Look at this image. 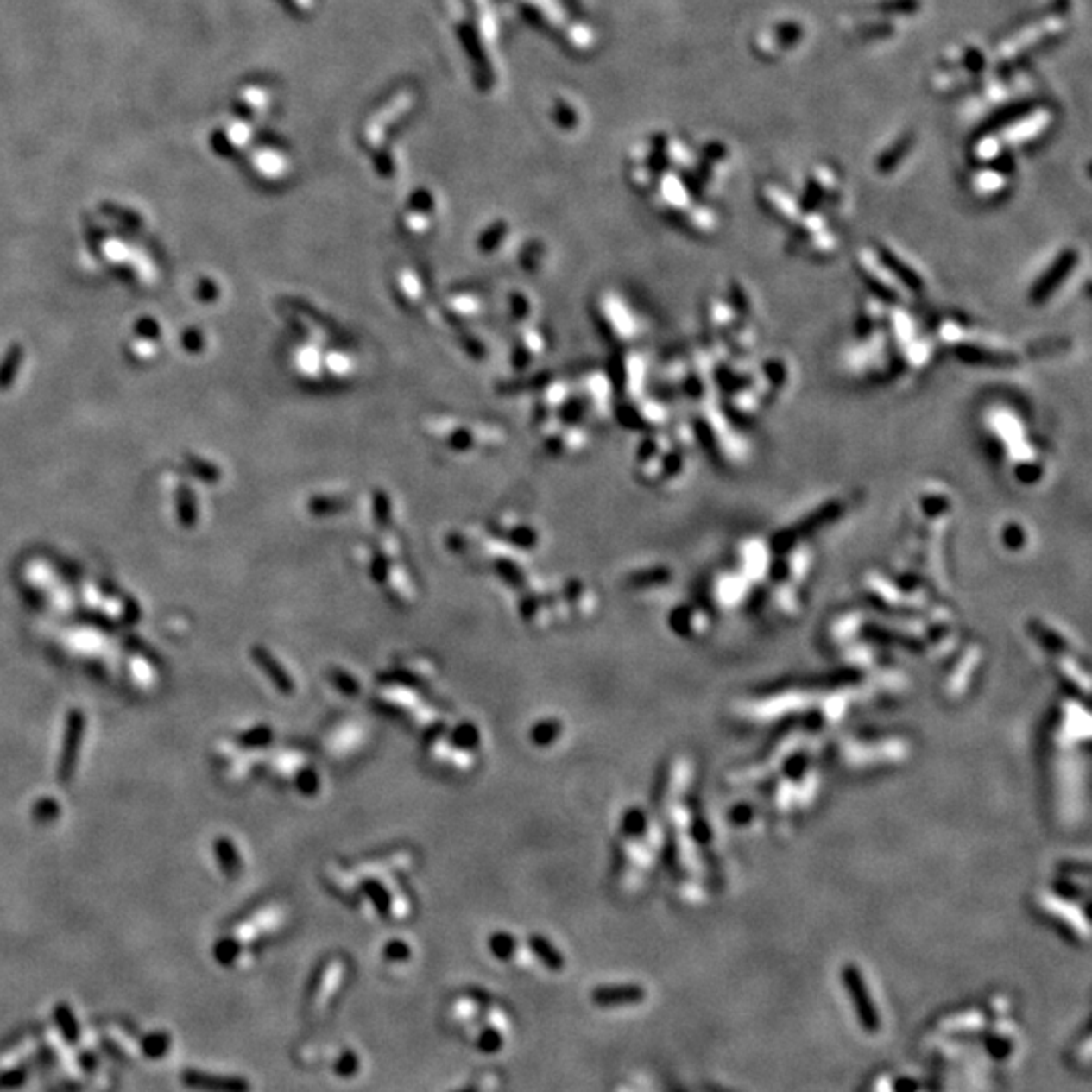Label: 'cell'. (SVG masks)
Here are the masks:
<instances>
[{
	"mask_svg": "<svg viewBox=\"0 0 1092 1092\" xmlns=\"http://www.w3.org/2000/svg\"><path fill=\"white\" fill-rule=\"evenodd\" d=\"M500 1036L496 1032H486L483 1038L480 1040V1048L486 1050V1052H494V1050L500 1048Z\"/></svg>",
	"mask_w": 1092,
	"mask_h": 1092,
	"instance_id": "obj_26",
	"label": "cell"
},
{
	"mask_svg": "<svg viewBox=\"0 0 1092 1092\" xmlns=\"http://www.w3.org/2000/svg\"><path fill=\"white\" fill-rule=\"evenodd\" d=\"M1076 265H1078V251H1074V249L1062 251L1060 256L1048 265L1046 271L1038 277V280L1034 281V286H1032L1030 289L1032 304L1048 302V300L1058 292V287L1062 286V283L1068 280V275L1072 274Z\"/></svg>",
	"mask_w": 1092,
	"mask_h": 1092,
	"instance_id": "obj_6",
	"label": "cell"
},
{
	"mask_svg": "<svg viewBox=\"0 0 1092 1092\" xmlns=\"http://www.w3.org/2000/svg\"><path fill=\"white\" fill-rule=\"evenodd\" d=\"M973 332V328L969 324L959 320V318H951V316H944L935 324V330H932V340L937 344L949 346V348H957L961 342H965L969 338Z\"/></svg>",
	"mask_w": 1092,
	"mask_h": 1092,
	"instance_id": "obj_16",
	"label": "cell"
},
{
	"mask_svg": "<svg viewBox=\"0 0 1092 1092\" xmlns=\"http://www.w3.org/2000/svg\"><path fill=\"white\" fill-rule=\"evenodd\" d=\"M876 251L881 253V257L887 262L888 268L894 271V275L899 277V280L902 281V286H905L908 292L911 294L923 292L926 286L925 275H923V271H920L917 265L911 262V259L905 257L899 249H894V247H890V245H878Z\"/></svg>",
	"mask_w": 1092,
	"mask_h": 1092,
	"instance_id": "obj_10",
	"label": "cell"
},
{
	"mask_svg": "<svg viewBox=\"0 0 1092 1092\" xmlns=\"http://www.w3.org/2000/svg\"><path fill=\"white\" fill-rule=\"evenodd\" d=\"M533 949H534V953L539 955L542 961H545L546 967H551V969H560V967H563V957H560V953L554 951L552 944L548 943L546 938L534 937L533 938Z\"/></svg>",
	"mask_w": 1092,
	"mask_h": 1092,
	"instance_id": "obj_21",
	"label": "cell"
},
{
	"mask_svg": "<svg viewBox=\"0 0 1092 1092\" xmlns=\"http://www.w3.org/2000/svg\"><path fill=\"white\" fill-rule=\"evenodd\" d=\"M354 1068H357V1058H354L352 1054H344V1058H342L338 1064V1074H342V1076H350V1074L354 1072Z\"/></svg>",
	"mask_w": 1092,
	"mask_h": 1092,
	"instance_id": "obj_27",
	"label": "cell"
},
{
	"mask_svg": "<svg viewBox=\"0 0 1092 1092\" xmlns=\"http://www.w3.org/2000/svg\"><path fill=\"white\" fill-rule=\"evenodd\" d=\"M646 997L641 985H609V988H597L591 994V1000L601 1007H617V1006H631V1003L641 1001Z\"/></svg>",
	"mask_w": 1092,
	"mask_h": 1092,
	"instance_id": "obj_13",
	"label": "cell"
},
{
	"mask_svg": "<svg viewBox=\"0 0 1092 1092\" xmlns=\"http://www.w3.org/2000/svg\"><path fill=\"white\" fill-rule=\"evenodd\" d=\"M726 300H729V304L733 306V310L736 312V316H739L741 320H753V316H754L753 296H751V292H747V289L742 287L741 281L735 280L733 283H730L729 296H726Z\"/></svg>",
	"mask_w": 1092,
	"mask_h": 1092,
	"instance_id": "obj_18",
	"label": "cell"
},
{
	"mask_svg": "<svg viewBox=\"0 0 1092 1092\" xmlns=\"http://www.w3.org/2000/svg\"><path fill=\"white\" fill-rule=\"evenodd\" d=\"M985 431L1000 456L1012 465L1015 480L1024 486L1040 483L1044 477V462L1040 451L1030 437V429L1024 417L1013 407L994 405L985 413Z\"/></svg>",
	"mask_w": 1092,
	"mask_h": 1092,
	"instance_id": "obj_1",
	"label": "cell"
},
{
	"mask_svg": "<svg viewBox=\"0 0 1092 1092\" xmlns=\"http://www.w3.org/2000/svg\"><path fill=\"white\" fill-rule=\"evenodd\" d=\"M843 512H846V504H843L842 500L825 502V504L817 506L816 510H811L810 514H805L799 522H795V524H791V527H787V528L779 530L775 539L771 540V546L777 548V551H781V552L789 551L791 546L799 545V540L804 539L805 534H810V533H813V530H819V528L828 527V524H831V522H836L837 518L843 514Z\"/></svg>",
	"mask_w": 1092,
	"mask_h": 1092,
	"instance_id": "obj_4",
	"label": "cell"
},
{
	"mask_svg": "<svg viewBox=\"0 0 1092 1092\" xmlns=\"http://www.w3.org/2000/svg\"><path fill=\"white\" fill-rule=\"evenodd\" d=\"M739 322H741V318L736 316V312L733 310V306L729 304V300L718 298V296L708 300L706 324H708V332H710V336H720V338H724V336L729 334Z\"/></svg>",
	"mask_w": 1092,
	"mask_h": 1092,
	"instance_id": "obj_12",
	"label": "cell"
},
{
	"mask_svg": "<svg viewBox=\"0 0 1092 1092\" xmlns=\"http://www.w3.org/2000/svg\"><path fill=\"white\" fill-rule=\"evenodd\" d=\"M842 982L843 988H846L849 1000L854 1003V1012L858 1015V1022L862 1028L866 1032H874L881 1030V1015H878V1009L874 1006V1000L868 991V985L862 977V973L858 967L854 965H846L842 969Z\"/></svg>",
	"mask_w": 1092,
	"mask_h": 1092,
	"instance_id": "obj_5",
	"label": "cell"
},
{
	"mask_svg": "<svg viewBox=\"0 0 1092 1092\" xmlns=\"http://www.w3.org/2000/svg\"><path fill=\"white\" fill-rule=\"evenodd\" d=\"M557 733H559L557 724H554V723H551V724L545 723V724H540L539 729L534 730V741L542 742V745H546V742H551L552 736H557Z\"/></svg>",
	"mask_w": 1092,
	"mask_h": 1092,
	"instance_id": "obj_24",
	"label": "cell"
},
{
	"mask_svg": "<svg viewBox=\"0 0 1092 1092\" xmlns=\"http://www.w3.org/2000/svg\"><path fill=\"white\" fill-rule=\"evenodd\" d=\"M19 363H21V352H19V348H15V352L9 354L7 364H3V369H0V387L7 385V381L9 382L13 381L15 369H16V364H19Z\"/></svg>",
	"mask_w": 1092,
	"mask_h": 1092,
	"instance_id": "obj_23",
	"label": "cell"
},
{
	"mask_svg": "<svg viewBox=\"0 0 1092 1092\" xmlns=\"http://www.w3.org/2000/svg\"><path fill=\"white\" fill-rule=\"evenodd\" d=\"M1001 542L1006 545L1009 551H1019V548L1026 546L1028 542V533H1026L1024 524L1019 522H1007L1006 527L1001 528Z\"/></svg>",
	"mask_w": 1092,
	"mask_h": 1092,
	"instance_id": "obj_20",
	"label": "cell"
},
{
	"mask_svg": "<svg viewBox=\"0 0 1092 1092\" xmlns=\"http://www.w3.org/2000/svg\"><path fill=\"white\" fill-rule=\"evenodd\" d=\"M959 360L979 367H1012L1019 360V354L1012 346L973 330L969 338L953 348Z\"/></svg>",
	"mask_w": 1092,
	"mask_h": 1092,
	"instance_id": "obj_3",
	"label": "cell"
},
{
	"mask_svg": "<svg viewBox=\"0 0 1092 1092\" xmlns=\"http://www.w3.org/2000/svg\"><path fill=\"white\" fill-rule=\"evenodd\" d=\"M489 947H492V951L498 955V957L508 959V957H512V951H514V941H512V937H508V935H496L492 937Z\"/></svg>",
	"mask_w": 1092,
	"mask_h": 1092,
	"instance_id": "obj_22",
	"label": "cell"
},
{
	"mask_svg": "<svg viewBox=\"0 0 1092 1092\" xmlns=\"http://www.w3.org/2000/svg\"><path fill=\"white\" fill-rule=\"evenodd\" d=\"M854 265L862 280L866 281L870 294L884 300L887 304H905L906 298L911 296V292L902 286V281L888 268L881 253L876 251V247H862L855 251Z\"/></svg>",
	"mask_w": 1092,
	"mask_h": 1092,
	"instance_id": "obj_2",
	"label": "cell"
},
{
	"mask_svg": "<svg viewBox=\"0 0 1092 1092\" xmlns=\"http://www.w3.org/2000/svg\"><path fill=\"white\" fill-rule=\"evenodd\" d=\"M67 739H65V751H63V763H61V779H67V775L71 773V767L75 765V759H78V751H79V741L81 735H84V718L81 714H71L69 718V726H67Z\"/></svg>",
	"mask_w": 1092,
	"mask_h": 1092,
	"instance_id": "obj_17",
	"label": "cell"
},
{
	"mask_svg": "<svg viewBox=\"0 0 1092 1092\" xmlns=\"http://www.w3.org/2000/svg\"><path fill=\"white\" fill-rule=\"evenodd\" d=\"M888 306L878 296L868 292L864 300L860 304V314H858V336H866L874 332V330H881L887 324V316H888Z\"/></svg>",
	"mask_w": 1092,
	"mask_h": 1092,
	"instance_id": "obj_14",
	"label": "cell"
},
{
	"mask_svg": "<svg viewBox=\"0 0 1092 1092\" xmlns=\"http://www.w3.org/2000/svg\"><path fill=\"white\" fill-rule=\"evenodd\" d=\"M387 957L393 961H403L409 957V949H407L403 943H393L387 947Z\"/></svg>",
	"mask_w": 1092,
	"mask_h": 1092,
	"instance_id": "obj_25",
	"label": "cell"
},
{
	"mask_svg": "<svg viewBox=\"0 0 1092 1092\" xmlns=\"http://www.w3.org/2000/svg\"><path fill=\"white\" fill-rule=\"evenodd\" d=\"M953 510V498L949 489L938 486H926L917 496V512L920 521L937 522L949 521Z\"/></svg>",
	"mask_w": 1092,
	"mask_h": 1092,
	"instance_id": "obj_11",
	"label": "cell"
},
{
	"mask_svg": "<svg viewBox=\"0 0 1092 1092\" xmlns=\"http://www.w3.org/2000/svg\"><path fill=\"white\" fill-rule=\"evenodd\" d=\"M253 655H256V660L259 662V666H262V668L268 672L269 678L274 680V684H275L277 688L286 690V692H292L294 684H292V680H289V676L286 674V670H281L280 666H277L275 660L271 658L268 652H263V649L257 647L256 652H253Z\"/></svg>",
	"mask_w": 1092,
	"mask_h": 1092,
	"instance_id": "obj_19",
	"label": "cell"
},
{
	"mask_svg": "<svg viewBox=\"0 0 1092 1092\" xmlns=\"http://www.w3.org/2000/svg\"><path fill=\"white\" fill-rule=\"evenodd\" d=\"M763 405L765 399L748 382V385H742L726 393V403L723 405V409L735 423H748L761 415Z\"/></svg>",
	"mask_w": 1092,
	"mask_h": 1092,
	"instance_id": "obj_9",
	"label": "cell"
},
{
	"mask_svg": "<svg viewBox=\"0 0 1092 1092\" xmlns=\"http://www.w3.org/2000/svg\"><path fill=\"white\" fill-rule=\"evenodd\" d=\"M771 542L767 545L765 540L761 539H745L739 545V559H741V566L742 571L748 572V575H761L769 569V554H771Z\"/></svg>",
	"mask_w": 1092,
	"mask_h": 1092,
	"instance_id": "obj_15",
	"label": "cell"
},
{
	"mask_svg": "<svg viewBox=\"0 0 1092 1092\" xmlns=\"http://www.w3.org/2000/svg\"><path fill=\"white\" fill-rule=\"evenodd\" d=\"M935 346L937 342L932 336H914L906 346L894 352V376L917 375L925 370L935 357Z\"/></svg>",
	"mask_w": 1092,
	"mask_h": 1092,
	"instance_id": "obj_7",
	"label": "cell"
},
{
	"mask_svg": "<svg viewBox=\"0 0 1092 1092\" xmlns=\"http://www.w3.org/2000/svg\"><path fill=\"white\" fill-rule=\"evenodd\" d=\"M842 247V239L836 231L824 229L816 233H795L789 241V251L793 256H804L813 259L834 257Z\"/></svg>",
	"mask_w": 1092,
	"mask_h": 1092,
	"instance_id": "obj_8",
	"label": "cell"
}]
</instances>
